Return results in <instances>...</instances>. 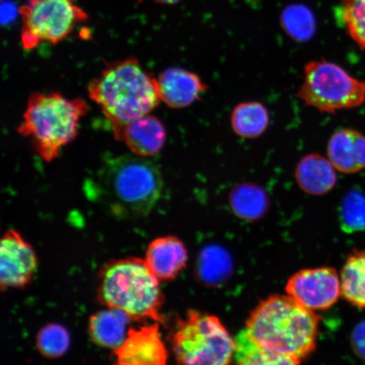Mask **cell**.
Masks as SVG:
<instances>
[{"instance_id": "cell-25", "label": "cell", "mask_w": 365, "mask_h": 365, "mask_svg": "<svg viewBox=\"0 0 365 365\" xmlns=\"http://www.w3.org/2000/svg\"><path fill=\"white\" fill-rule=\"evenodd\" d=\"M341 10L350 38L360 48L365 49V0H344Z\"/></svg>"}, {"instance_id": "cell-2", "label": "cell", "mask_w": 365, "mask_h": 365, "mask_svg": "<svg viewBox=\"0 0 365 365\" xmlns=\"http://www.w3.org/2000/svg\"><path fill=\"white\" fill-rule=\"evenodd\" d=\"M89 97L110 122L117 139L123 128L161 103L158 81L134 57L108 63L88 84Z\"/></svg>"}, {"instance_id": "cell-17", "label": "cell", "mask_w": 365, "mask_h": 365, "mask_svg": "<svg viewBox=\"0 0 365 365\" xmlns=\"http://www.w3.org/2000/svg\"><path fill=\"white\" fill-rule=\"evenodd\" d=\"M131 321L120 310L110 308L100 310L89 319L90 339L101 348L115 350L125 340Z\"/></svg>"}, {"instance_id": "cell-3", "label": "cell", "mask_w": 365, "mask_h": 365, "mask_svg": "<svg viewBox=\"0 0 365 365\" xmlns=\"http://www.w3.org/2000/svg\"><path fill=\"white\" fill-rule=\"evenodd\" d=\"M96 198L120 218L145 217L161 197L163 182L158 168L140 157L108 159L93 182Z\"/></svg>"}, {"instance_id": "cell-4", "label": "cell", "mask_w": 365, "mask_h": 365, "mask_svg": "<svg viewBox=\"0 0 365 365\" xmlns=\"http://www.w3.org/2000/svg\"><path fill=\"white\" fill-rule=\"evenodd\" d=\"M98 299L106 308L120 310L136 322H164V294L160 281L145 259H113L98 276Z\"/></svg>"}, {"instance_id": "cell-19", "label": "cell", "mask_w": 365, "mask_h": 365, "mask_svg": "<svg viewBox=\"0 0 365 365\" xmlns=\"http://www.w3.org/2000/svg\"><path fill=\"white\" fill-rule=\"evenodd\" d=\"M341 296L354 307L365 309V250H354L340 273Z\"/></svg>"}, {"instance_id": "cell-1", "label": "cell", "mask_w": 365, "mask_h": 365, "mask_svg": "<svg viewBox=\"0 0 365 365\" xmlns=\"http://www.w3.org/2000/svg\"><path fill=\"white\" fill-rule=\"evenodd\" d=\"M319 321L289 295L275 294L251 312L245 329L262 348L302 362L316 349Z\"/></svg>"}, {"instance_id": "cell-26", "label": "cell", "mask_w": 365, "mask_h": 365, "mask_svg": "<svg viewBox=\"0 0 365 365\" xmlns=\"http://www.w3.org/2000/svg\"><path fill=\"white\" fill-rule=\"evenodd\" d=\"M351 342L354 353L358 357L365 360V319L354 327L351 336Z\"/></svg>"}, {"instance_id": "cell-18", "label": "cell", "mask_w": 365, "mask_h": 365, "mask_svg": "<svg viewBox=\"0 0 365 365\" xmlns=\"http://www.w3.org/2000/svg\"><path fill=\"white\" fill-rule=\"evenodd\" d=\"M232 212L237 217L247 222L259 220L270 208V198L262 186L254 182H241L228 196Z\"/></svg>"}, {"instance_id": "cell-22", "label": "cell", "mask_w": 365, "mask_h": 365, "mask_svg": "<svg viewBox=\"0 0 365 365\" xmlns=\"http://www.w3.org/2000/svg\"><path fill=\"white\" fill-rule=\"evenodd\" d=\"M230 255L217 246H208L200 253L197 262L198 277L205 284H218L231 270Z\"/></svg>"}, {"instance_id": "cell-6", "label": "cell", "mask_w": 365, "mask_h": 365, "mask_svg": "<svg viewBox=\"0 0 365 365\" xmlns=\"http://www.w3.org/2000/svg\"><path fill=\"white\" fill-rule=\"evenodd\" d=\"M178 365H232L235 340L217 317L190 309L171 336Z\"/></svg>"}, {"instance_id": "cell-12", "label": "cell", "mask_w": 365, "mask_h": 365, "mask_svg": "<svg viewBox=\"0 0 365 365\" xmlns=\"http://www.w3.org/2000/svg\"><path fill=\"white\" fill-rule=\"evenodd\" d=\"M157 81L161 101L175 109L190 106L209 88L197 74L178 67L166 68Z\"/></svg>"}, {"instance_id": "cell-10", "label": "cell", "mask_w": 365, "mask_h": 365, "mask_svg": "<svg viewBox=\"0 0 365 365\" xmlns=\"http://www.w3.org/2000/svg\"><path fill=\"white\" fill-rule=\"evenodd\" d=\"M38 257L19 232H4L0 244V287L2 291L23 289L31 284L38 270Z\"/></svg>"}, {"instance_id": "cell-11", "label": "cell", "mask_w": 365, "mask_h": 365, "mask_svg": "<svg viewBox=\"0 0 365 365\" xmlns=\"http://www.w3.org/2000/svg\"><path fill=\"white\" fill-rule=\"evenodd\" d=\"M113 365H167L168 351L160 323L130 328L125 340L113 350Z\"/></svg>"}, {"instance_id": "cell-23", "label": "cell", "mask_w": 365, "mask_h": 365, "mask_svg": "<svg viewBox=\"0 0 365 365\" xmlns=\"http://www.w3.org/2000/svg\"><path fill=\"white\" fill-rule=\"evenodd\" d=\"M36 348L43 358L57 359L63 357L71 346V335L66 328L51 323L41 328L36 336Z\"/></svg>"}, {"instance_id": "cell-9", "label": "cell", "mask_w": 365, "mask_h": 365, "mask_svg": "<svg viewBox=\"0 0 365 365\" xmlns=\"http://www.w3.org/2000/svg\"><path fill=\"white\" fill-rule=\"evenodd\" d=\"M285 289L304 308L314 312L325 310L341 296L340 275L332 267L305 269L289 278Z\"/></svg>"}, {"instance_id": "cell-14", "label": "cell", "mask_w": 365, "mask_h": 365, "mask_svg": "<svg viewBox=\"0 0 365 365\" xmlns=\"http://www.w3.org/2000/svg\"><path fill=\"white\" fill-rule=\"evenodd\" d=\"M167 133L161 120L152 114L136 118L126 125L117 137L136 156H155L165 145Z\"/></svg>"}, {"instance_id": "cell-5", "label": "cell", "mask_w": 365, "mask_h": 365, "mask_svg": "<svg viewBox=\"0 0 365 365\" xmlns=\"http://www.w3.org/2000/svg\"><path fill=\"white\" fill-rule=\"evenodd\" d=\"M88 112L84 99L67 98L56 91L35 93L27 101L17 130L29 139L36 154L50 163L76 138L80 120Z\"/></svg>"}, {"instance_id": "cell-20", "label": "cell", "mask_w": 365, "mask_h": 365, "mask_svg": "<svg viewBox=\"0 0 365 365\" xmlns=\"http://www.w3.org/2000/svg\"><path fill=\"white\" fill-rule=\"evenodd\" d=\"M231 126L237 135L245 139L262 136L270 124V114L262 103H241L231 113Z\"/></svg>"}, {"instance_id": "cell-16", "label": "cell", "mask_w": 365, "mask_h": 365, "mask_svg": "<svg viewBox=\"0 0 365 365\" xmlns=\"http://www.w3.org/2000/svg\"><path fill=\"white\" fill-rule=\"evenodd\" d=\"M336 170L329 158L321 154H308L297 164L295 180L304 193L321 196L334 189L337 182Z\"/></svg>"}, {"instance_id": "cell-21", "label": "cell", "mask_w": 365, "mask_h": 365, "mask_svg": "<svg viewBox=\"0 0 365 365\" xmlns=\"http://www.w3.org/2000/svg\"><path fill=\"white\" fill-rule=\"evenodd\" d=\"M236 365H300L301 361L264 349L251 339L246 329L235 339Z\"/></svg>"}, {"instance_id": "cell-24", "label": "cell", "mask_w": 365, "mask_h": 365, "mask_svg": "<svg viewBox=\"0 0 365 365\" xmlns=\"http://www.w3.org/2000/svg\"><path fill=\"white\" fill-rule=\"evenodd\" d=\"M339 222L341 230L348 234L365 230V195L351 190L342 200Z\"/></svg>"}, {"instance_id": "cell-27", "label": "cell", "mask_w": 365, "mask_h": 365, "mask_svg": "<svg viewBox=\"0 0 365 365\" xmlns=\"http://www.w3.org/2000/svg\"><path fill=\"white\" fill-rule=\"evenodd\" d=\"M155 1L160 4H173L180 1V0H155Z\"/></svg>"}, {"instance_id": "cell-7", "label": "cell", "mask_w": 365, "mask_h": 365, "mask_svg": "<svg viewBox=\"0 0 365 365\" xmlns=\"http://www.w3.org/2000/svg\"><path fill=\"white\" fill-rule=\"evenodd\" d=\"M297 98L305 106L335 113L364 103L365 81L355 78L335 63L318 59L305 65Z\"/></svg>"}, {"instance_id": "cell-13", "label": "cell", "mask_w": 365, "mask_h": 365, "mask_svg": "<svg viewBox=\"0 0 365 365\" xmlns=\"http://www.w3.org/2000/svg\"><path fill=\"white\" fill-rule=\"evenodd\" d=\"M144 259L160 282L171 281L185 268L188 251L178 237H160L148 245Z\"/></svg>"}, {"instance_id": "cell-8", "label": "cell", "mask_w": 365, "mask_h": 365, "mask_svg": "<svg viewBox=\"0 0 365 365\" xmlns=\"http://www.w3.org/2000/svg\"><path fill=\"white\" fill-rule=\"evenodd\" d=\"M19 12L21 43L26 50L43 43L58 44L89 19L75 0H25Z\"/></svg>"}, {"instance_id": "cell-15", "label": "cell", "mask_w": 365, "mask_h": 365, "mask_svg": "<svg viewBox=\"0 0 365 365\" xmlns=\"http://www.w3.org/2000/svg\"><path fill=\"white\" fill-rule=\"evenodd\" d=\"M327 156L337 171L348 175L365 168V135L353 129L336 130L327 145Z\"/></svg>"}]
</instances>
